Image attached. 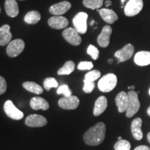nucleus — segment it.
<instances>
[{"label": "nucleus", "instance_id": "f257e3e1", "mask_svg": "<svg viewBox=\"0 0 150 150\" xmlns=\"http://www.w3.org/2000/svg\"><path fill=\"white\" fill-rule=\"evenodd\" d=\"M106 125L104 122H98L83 134V140L86 145L96 146L104 141L106 134Z\"/></svg>", "mask_w": 150, "mask_h": 150}, {"label": "nucleus", "instance_id": "f03ea898", "mask_svg": "<svg viewBox=\"0 0 150 150\" xmlns=\"http://www.w3.org/2000/svg\"><path fill=\"white\" fill-rule=\"evenodd\" d=\"M117 78L115 74H107L99 79L98 82V88L102 92L109 93L112 91L117 86Z\"/></svg>", "mask_w": 150, "mask_h": 150}, {"label": "nucleus", "instance_id": "7ed1b4c3", "mask_svg": "<svg viewBox=\"0 0 150 150\" xmlns=\"http://www.w3.org/2000/svg\"><path fill=\"white\" fill-rule=\"evenodd\" d=\"M128 107L126 111V116L130 118L133 117L137 112L138 111L140 107V103L138 99V93L134 91H130L128 93Z\"/></svg>", "mask_w": 150, "mask_h": 150}, {"label": "nucleus", "instance_id": "20e7f679", "mask_svg": "<svg viewBox=\"0 0 150 150\" xmlns=\"http://www.w3.org/2000/svg\"><path fill=\"white\" fill-rule=\"evenodd\" d=\"M88 18V16L86 13L80 12L73 18V25L79 33L84 34L87 31Z\"/></svg>", "mask_w": 150, "mask_h": 150}, {"label": "nucleus", "instance_id": "39448f33", "mask_svg": "<svg viewBox=\"0 0 150 150\" xmlns=\"http://www.w3.org/2000/svg\"><path fill=\"white\" fill-rule=\"evenodd\" d=\"M4 109L7 116L15 120H20L24 117V113L15 106L11 100H7L4 105Z\"/></svg>", "mask_w": 150, "mask_h": 150}, {"label": "nucleus", "instance_id": "423d86ee", "mask_svg": "<svg viewBox=\"0 0 150 150\" xmlns=\"http://www.w3.org/2000/svg\"><path fill=\"white\" fill-rule=\"evenodd\" d=\"M143 8L142 0H129L125 7V13L128 17L138 15Z\"/></svg>", "mask_w": 150, "mask_h": 150}, {"label": "nucleus", "instance_id": "0eeeda50", "mask_svg": "<svg viewBox=\"0 0 150 150\" xmlns=\"http://www.w3.org/2000/svg\"><path fill=\"white\" fill-rule=\"evenodd\" d=\"M25 44L21 39H16L9 43L6 48V53L10 57H16L23 52Z\"/></svg>", "mask_w": 150, "mask_h": 150}, {"label": "nucleus", "instance_id": "6e6552de", "mask_svg": "<svg viewBox=\"0 0 150 150\" xmlns=\"http://www.w3.org/2000/svg\"><path fill=\"white\" fill-rule=\"evenodd\" d=\"M63 36L67 42L72 45L78 46L81 42V38L79 33L74 28L65 29L63 32Z\"/></svg>", "mask_w": 150, "mask_h": 150}, {"label": "nucleus", "instance_id": "1a4fd4ad", "mask_svg": "<svg viewBox=\"0 0 150 150\" xmlns=\"http://www.w3.org/2000/svg\"><path fill=\"white\" fill-rule=\"evenodd\" d=\"M59 106L63 109L74 110L79 105V99L77 97L71 95L70 97H63L58 102Z\"/></svg>", "mask_w": 150, "mask_h": 150}, {"label": "nucleus", "instance_id": "9d476101", "mask_svg": "<svg viewBox=\"0 0 150 150\" xmlns=\"http://www.w3.org/2000/svg\"><path fill=\"white\" fill-rule=\"evenodd\" d=\"M134 53V47L131 44H127L115 53V56L117 59L118 63L125 62L131 59Z\"/></svg>", "mask_w": 150, "mask_h": 150}, {"label": "nucleus", "instance_id": "9b49d317", "mask_svg": "<svg viewBox=\"0 0 150 150\" xmlns=\"http://www.w3.org/2000/svg\"><path fill=\"white\" fill-rule=\"evenodd\" d=\"M26 125L30 127H44L47 124V120L42 115L32 114L27 117L25 120Z\"/></svg>", "mask_w": 150, "mask_h": 150}, {"label": "nucleus", "instance_id": "f8f14e48", "mask_svg": "<svg viewBox=\"0 0 150 150\" xmlns=\"http://www.w3.org/2000/svg\"><path fill=\"white\" fill-rule=\"evenodd\" d=\"M72 7L69 1H61V2L52 5L50 8V13L54 16H61L68 11Z\"/></svg>", "mask_w": 150, "mask_h": 150}, {"label": "nucleus", "instance_id": "ddd939ff", "mask_svg": "<svg viewBox=\"0 0 150 150\" xmlns=\"http://www.w3.org/2000/svg\"><path fill=\"white\" fill-rule=\"evenodd\" d=\"M112 33V28L109 25L104 26L102 32L97 38V42L102 47H106L110 42V37Z\"/></svg>", "mask_w": 150, "mask_h": 150}, {"label": "nucleus", "instance_id": "4468645a", "mask_svg": "<svg viewBox=\"0 0 150 150\" xmlns=\"http://www.w3.org/2000/svg\"><path fill=\"white\" fill-rule=\"evenodd\" d=\"M48 24L50 27L54 29H65L68 25V20L67 18L62 16H53L49 19Z\"/></svg>", "mask_w": 150, "mask_h": 150}, {"label": "nucleus", "instance_id": "2eb2a0df", "mask_svg": "<svg viewBox=\"0 0 150 150\" xmlns=\"http://www.w3.org/2000/svg\"><path fill=\"white\" fill-rule=\"evenodd\" d=\"M142 120L140 117L135 118L132 121L131 125V133L135 139L137 140H140L143 137V134L141 129Z\"/></svg>", "mask_w": 150, "mask_h": 150}, {"label": "nucleus", "instance_id": "dca6fc26", "mask_svg": "<svg viewBox=\"0 0 150 150\" xmlns=\"http://www.w3.org/2000/svg\"><path fill=\"white\" fill-rule=\"evenodd\" d=\"M128 94L124 91L118 93L115 98V103L117 106L118 111L120 112L127 111V107H128Z\"/></svg>", "mask_w": 150, "mask_h": 150}, {"label": "nucleus", "instance_id": "f3484780", "mask_svg": "<svg viewBox=\"0 0 150 150\" xmlns=\"http://www.w3.org/2000/svg\"><path fill=\"white\" fill-rule=\"evenodd\" d=\"M10 29V26L8 24H4L0 27V46H5L11 42L12 34Z\"/></svg>", "mask_w": 150, "mask_h": 150}, {"label": "nucleus", "instance_id": "a211bd4d", "mask_svg": "<svg viewBox=\"0 0 150 150\" xmlns=\"http://www.w3.org/2000/svg\"><path fill=\"white\" fill-rule=\"evenodd\" d=\"M30 106L33 110H47L50 108V104L45 99L40 97H34L30 101Z\"/></svg>", "mask_w": 150, "mask_h": 150}, {"label": "nucleus", "instance_id": "6ab92c4d", "mask_svg": "<svg viewBox=\"0 0 150 150\" xmlns=\"http://www.w3.org/2000/svg\"><path fill=\"white\" fill-rule=\"evenodd\" d=\"M134 62L139 66H146L150 65V52L141 51L136 54Z\"/></svg>", "mask_w": 150, "mask_h": 150}, {"label": "nucleus", "instance_id": "aec40b11", "mask_svg": "<svg viewBox=\"0 0 150 150\" xmlns=\"http://www.w3.org/2000/svg\"><path fill=\"white\" fill-rule=\"evenodd\" d=\"M107 99L104 96H100L95 102L93 109V114L95 116H99L103 113L107 108Z\"/></svg>", "mask_w": 150, "mask_h": 150}, {"label": "nucleus", "instance_id": "412c9836", "mask_svg": "<svg viewBox=\"0 0 150 150\" xmlns=\"http://www.w3.org/2000/svg\"><path fill=\"white\" fill-rule=\"evenodd\" d=\"M5 10L8 16L16 18L19 14V7L16 0H6Z\"/></svg>", "mask_w": 150, "mask_h": 150}, {"label": "nucleus", "instance_id": "4be33fe9", "mask_svg": "<svg viewBox=\"0 0 150 150\" xmlns=\"http://www.w3.org/2000/svg\"><path fill=\"white\" fill-rule=\"evenodd\" d=\"M99 15L105 22L108 24H113L117 20V15L111 9L102 8L99 11Z\"/></svg>", "mask_w": 150, "mask_h": 150}, {"label": "nucleus", "instance_id": "5701e85b", "mask_svg": "<svg viewBox=\"0 0 150 150\" xmlns=\"http://www.w3.org/2000/svg\"><path fill=\"white\" fill-rule=\"evenodd\" d=\"M24 88H25L27 91L31 92V93L37 94V95H40L42 94L43 92L42 88L40 85L37 84L36 83L33 81H27L24 82L22 84Z\"/></svg>", "mask_w": 150, "mask_h": 150}, {"label": "nucleus", "instance_id": "b1692460", "mask_svg": "<svg viewBox=\"0 0 150 150\" xmlns=\"http://www.w3.org/2000/svg\"><path fill=\"white\" fill-rule=\"evenodd\" d=\"M40 13L37 11H31L26 14L24 17V22L29 24H34L40 21Z\"/></svg>", "mask_w": 150, "mask_h": 150}, {"label": "nucleus", "instance_id": "393cba45", "mask_svg": "<svg viewBox=\"0 0 150 150\" xmlns=\"http://www.w3.org/2000/svg\"><path fill=\"white\" fill-rule=\"evenodd\" d=\"M75 64L72 61H68L65 63L64 65L60 68L58 71V74L59 75H68L74 70Z\"/></svg>", "mask_w": 150, "mask_h": 150}, {"label": "nucleus", "instance_id": "a878e982", "mask_svg": "<svg viewBox=\"0 0 150 150\" xmlns=\"http://www.w3.org/2000/svg\"><path fill=\"white\" fill-rule=\"evenodd\" d=\"M104 3V0H83V4L86 8L93 10L98 9L102 7Z\"/></svg>", "mask_w": 150, "mask_h": 150}, {"label": "nucleus", "instance_id": "bb28decb", "mask_svg": "<svg viewBox=\"0 0 150 150\" xmlns=\"http://www.w3.org/2000/svg\"><path fill=\"white\" fill-rule=\"evenodd\" d=\"M114 149L115 150H130L131 144L127 140H120L115 144Z\"/></svg>", "mask_w": 150, "mask_h": 150}, {"label": "nucleus", "instance_id": "cd10ccee", "mask_svg": "<svg viewBox=\"0 0 150 150\" xmlns=\"http://www.w3.org/2000/svg\"><path fill=\"white\" fill-rule=\"evenodd\" d=\"M43 86H44L45 89H46L47 91H50L52 88H58L59 83L54 78L48 77L45 79L43 82Z\"/></svg>", "mask_w": 150, "mask_h": 150}, {"label": "nucleus", "instance_id": "c85d7f7f", "mask_svg": "<svg viewBox=\"0 0 150 150\" xmlns=\"http://www.w3.org/2000/svg\"><path fill=\"white\" fill-rule=\"evenodd\" d=\"M101 76V72L99 70H94L92 71H90L89 72H88L87 74L85 75V79H84L89 81L95 82V81L100 77Z\"/></svg>", "mask_w": 150, "mask_h": 150}, {"label": "nucleus", "instance_id": "c756f323", "mask_svg": "<svg viewBox=\"0 0 150 150\" xmlns=\"http://www.w3.org/2000/svg\"><path fill=\"white\" fill-rule=\"evenodd\" d=\"M57 93L58 95H64V97H70L72 95V91L69 88V86L64 84V85H61L59 87V88L57 89Z\"/></svg>", "mask_w": 150, "mask_h": 150}, {"label": "nucleus", "instance_id": "7c9ffc66", "mask_svg": "<svg viewBox=\"0 0 150 150\" xmlns=\"http://www.w3.org/2000/svg\"><path fill=\"white\" fill-rule=\"evenodd\" d=\"M87 53L91 56L92 59L93 60H97L99 58V50H97L96 47L92 45H89L88 47Z\"/></svg>", "mask_w": 150, "mask_h": 150}, {"label": "nucleus", "instance_id": "2f4dec72", "mask_svg": "<svg viewBox=\"0 0 150 150\" xmlns=\"http://www.w3.org/2000/svg\"><path fill=\"white\" fill-rule=\"evenodd\" d=\"M84 86L83 87V91L85 92L86 93H91L93 92V91L95 88V82L89 81H87L86 79L83 80Z\"/></svg>", "mask_w": 150, "mask_h": 150}, {"label": "nucleus", "instance_id": "473e14b6", "mask_svg": "<svg viewBox=\"0 0 150 150\" xmlns=\"http://www.w3.org/2000/svg\"><path fill=\"white\" fill-rule=\"evenodd\" d=\"M78 69L80 70H90L93 67V64L90 61L81 62L78 65Z\"/></svg>", "mask_w": 150, "mask_h": 150}, {"label": "nucleus", "instance_id": "72a5a7b5", "mask_svg": "<svg viewBox=\"0 0 150 150\" xmlns=\"http://www.w3.org/2000/svg\"><path fill=\"white\" fill-rule=\"evenodd\" d=\"M7 89V84L5 79L0 76V95L6 93Z\"/></svg>", "mask_w": 150, "mask_h": 150}, {"label": "nucleus", "instance_id": "f704fd0d", "mask_svg": "<svg viewBox=\"0 0 150 150\" xmlns=\"http://www.w3.org/2000/svg\"><path fill=\"white\" fill-rule=\"evenodd\" d=\"M134 150H150V148L146 145H140L135 148Z\"/></svg>", "mask_w": 150, "mask_h": 150}, {"label": "nucleus", "instance_id": "c9c22d12", "mask_svg": "<svg viewBox=\"0 0 150 150\" xmlns=\"http://www.w3.org/2000/svg\"><path fill=\"white\" fill-rule=\"evenodd\" d=\"M112 4V2L111 1H110V0H107V1H105V5H106V7L109 6H110Z\"/></svg>", "mask_w": 150, "mask_h": 150}, {"label": "nucleus", "instance_id": "e433bc0d", "mask_svg": "<svg viewBox=\"0 0 150 150\" xmlns=\"http://www.w3.org/2000/svg\"><path fill=\"white\" fill-rule=\"evenodd\" d=\"M147 140H148V141H149V142L150 143V132L149 133H148L147 134Z\"/></svg>", "mask_w": 150, "mask_h": 150}, {"label": "nucleus", "instance_id": "4c0bfd02", "mask_svg": "<svg viewBox=\"0 0 150 150\" xmlns=\"http://www.w3.org/2000/svg\"><path fill=\"white\" fill-rule=\"evenodd\" d=\"M147 114L148 115L150 116V106H149V108H147Z\"/></svg>", "mask_w": 150, "mask_h": 150}, {"label": "nucleus", "instance_id": "58836bf2", "mask_svg": "<svg viewBox=\"0 0 150 150\" xmlns=\"http://www.w3.org/2000/svg\"><path fill=\"white\" fill-rule=\"evenodd\" d=\"M112 61H113V60H112V59H110V60H108V62H109L110 63H112Z\"/></svg>", "mask_w": 150, "mask_h": 150}, {"label": "nucleus", "instance_id": "ea45409f", "mask_svg": "<svg viewBox=\"0 0 150 150\" xmlns=\"http://www.w3.org/2000/svg\"><path fill=\"white\" fill-rule=\"evenodd\" d=\"M122 137L121 136H119V137H118V140H122Z\"/></svg>", "mask_w": 150, "mask_h": 150}, {"label": "nucleus", "instance_id": "a19ab883", "mask_svg": "<svg viewBox=\"0 0 150 150\" xmlns=\"http://www.w3.org/2000/svg\"><path fill=\"white\" fill-rule=\"evenodd\" d=\"M131 89H134L135 88V86H131Z\"/></svg>", "mask_w": 150, "mask_h": 150}, {"label": "nucleus", "instance_id": "79ce46f5", "mask_svg": "<svg viewBox=\"0 0 150 150\" xmlns=\"http://www.w3.org/2000/svg\"><path fill=\"white\" fill-rule=\"evenodd\" d=\"M128 89H131V86H129V87H128Z\"/></svg>", "mask_w": 150, "mask_h": 150}, {"label": "nucleus", "instance_id": "37998d69", "mask_svg": "<svg viewBox=\"0 0 150 150\" xmlns=\"http://www.w3.org/2000/svg\"><path fill=\"white\" fill-rule=\"evenodd\" d=\"M149 95H150V88H149Z\"/></svg>", "mask_w": 150, "mask_h": 150}, {"label": "nucleus", "instance_id": "c03bdc74", "mask_svg": "<svg viewBox=\"0 0 150 150\" xmlns=\"http://www.w3.org/2000/svg\"><path fill=\"white\" fill-rule=\"evenodd\" d=\"M0 13H1V8H0Z\"/></svg>", "mask_w": 150, "mask_h": 150}]
</instances>
